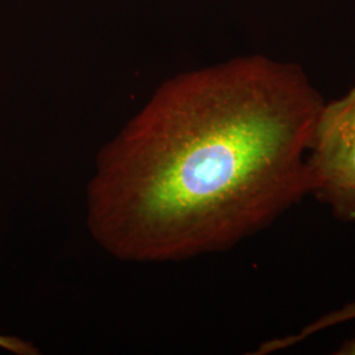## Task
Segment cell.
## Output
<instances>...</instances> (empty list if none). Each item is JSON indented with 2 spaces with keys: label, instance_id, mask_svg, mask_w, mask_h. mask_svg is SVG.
<instances>
[{
  "label": "cell",
  "instance_id": "3957f363",
  "mask_svg": "<svg viewBox=\"0 0 355 355\" xmlns=\"http://www.w3.org/2000/svg\"><path fill=\"white\" fill-rule=\"evenodd\" d=\"M350 320H355V302L343 305L340 309L331 311L329 313L315 320L313 322L308 324L303 329L295 333V338L297 341H304V340L309 338L311 336L316 334L318 331L329 329L331 327H336V325L343 324V322H347Z\"/></svg>",
  "mask_w": 355,
  "mask_h": 355
},
{
  "label": "cell",
  "instance_id": "5b68a950",
  "mask_svg": "<svg viewBox=\"0 0 355 355\" xmlns=\"http://www.w3.org/2000/svg\"><path fill=\"white\" fill-rule=\"evenodd\" d=\"M336 355H355V337L346 340L345 343L338 347Z\"/></svg>",
  "mask_w": 355,
  "mask_h": 355
},
{
  "label": "cell",
  "instance_id": "7a4b0ae2",
  "mask_svg": "<svg viewBox=\"0 0 355 355\" xmlns=\"http://www.w3.org/2000/svg\"><path fill=\"white\" fill-rule=\"evenodd\" d=\"M309 196L345 223H355V83L324 103L306 152Z\"/></svg>",
  "mask_w": 355,
  "mask_h": 355
},
{
  "label": "cell",
  "instance_id": "277c9868",
  "mask_svg": "<svg viewBox=\"0 0 355 355\" xmlns=\"http://www.w3.org/2000/svg\"><path fill=\"white\" fill-rule=\"evenodd\" d=\"M0 347H4L16 354H35L36 353L35 347H32L31 345L23 343L20 340H16V338L3 337V336H0Z\"/></svg>",
  "mask_w": 355,
  "mask_h": 355
},
{
  "label": "cell",
  "instance_id": "6da1fadb",
  "mask_svg": "<svg viewBox=\"0 0 355 355\" xmlns=\"http://www.w3.org/2000/svg\"><path fill=\"white\" fill-rule=\"evenodd\" d=\"M324 103L303 66L263 54L167 79L99 152L91 236L121 261L168 262L271 227L309 196Z\"/></svg>",
  "mask_w": 355,
  "mask_h": 355
}]
</instances>
